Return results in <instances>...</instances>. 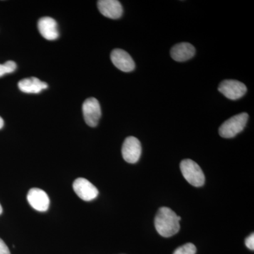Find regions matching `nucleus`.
Returning <instances> with one entry per match:
<instances>
[{"instance_id": "obj_1", "label": "nucleus", "mask_w": 254, "mask_h": 254, "mask_svg": "<svg viewBox=\"0 0 254 254\" xmlns=\"http://www.w3.org/2000/svg\"><path fill=\"white\" fill-rule=\"evenodd\" d=\"M180 220L181 217L177 216L172 209L162 207L155 215V227L162 237H173L180 231Z\"/></svg>"}, {"instance_id": "obj_2", "label": "nucleus", "mask_w": 254, "mask_h": 254, "mask_svg": "<svg viewBox=\"0 0 254 254\" xmlns=\"http://www.w3.org/2000/svg\"><path fill=\"white\" fill-rule=\"evenodd\" d=\"M249 115L246 113L235 115L222 124L219 128L220 136L225 138H233L243 131L248 121Z\"/></svg>"}, {"instance_id": "obj_3", "label": "nucleus", "mask_w": 254, "mask_h": 254, "mask_svg": "<svg viewBox=\"0 0 254 254\" xmlns=\"http://www.w3.org/2000/svg\"><path fill=\"white\" fill-rule=\"evenodd\" d=\"M180 169L182 175L192 186L199 187L204 185V174L195 162L190 159L182 160Z\"/></svg>"}, {"instance_id": "obj_4", "label": "nucleus", "mask_w": 254, "mask_h": 254, "mask_svg": "<svg viewBox=\"0 0 254 254\" xmlns=\"http://www.w3.org/2000/svg\"><path fill=\"white\" fill-rule=\"evenodd\" d=\"M218 91L228 99H240L247 93V86L237 80H225L218 87Z\"/></svg>"}, {"instance_id": "obj_5", "label": "nucleus", "mask_w": 254, "mask_h": 254, "mask_svg": "<svg viewBox=\"0 0 254 254\" xmlns=\"http://www.w3.org/2000/svg\"><path fill=\"white\" fill-rule=\"evenodd\" d=\"M82 110L87 125L91 127H96L101 117V108L98 100L95 98H88L83 103Z\"/></svg>"}, {"instance_id": "obj_6", "label": "nucleus", "mask_w": 254, "mask_h": 254, "mask_svg": "<svg viewBox=\"0 0 254 254\" xmlns=\"http://www.w3.org/2000/svg\"><path fill=\"white\" fill-rule=\"evenodd\" d=\"M141 145L136 137L129 136L124 142L122 153L124 160L128 163H136L141 155Z\"/></svg>"}, {"instance_id": "obj_7", "label": "nucleus", "mask_w": 254, "mask_h": 254, "mask_svg": "<svg viewBox=\"0 0 254 254\" xmlns=\"http://www.w3.org/2000/svg\"><path fill=\"white\" fill-rule=\"evenodd\" d=\"M73 189L78 196L85 201L94 200L99 193L98 189L84 178L76 179L73 182Z\"/></svg>"}, {"instance_id": "obj_8", "label": "nucleus", "mask_w": 254, "mask_h": 254, "mask_svg": "<svg viewBox=\"0 0 254 254\" xmlns=\"http://www.w3.org/2000/svg\"><path fill=\"white\" fill-rule=\"evenodd\" d=\"M27 199L32 208L38 211H47L49 208V197L41 189L33 188L30 190L28 193Z\"/></svg>"}, {"instance_id": "obj_9", "label": "nucleus", "mask_w": 254, "mask_h": 254, "mask_svg": "<svg viewBox=\"0 0 254 254\" xmlns=\"http://www.w3.org/2000/svg\"><path fill=\"white\" fill-rule=\"evenodd\" d=\"M112 63L124 72H130L135 68V63L128 53L121 49H115L110 55Z\"/></svg>"}, {"instance_id": "obj_10", "label": "nucleus", "mask_w": 254, "mask_h": 254, "mask_svg": "<svg viewBox=\"0 0 254 254\" xmlns=\"http://www.w3.org/2000/svg\"><path fill=\"white\" fill-rule=\"evenodd\" d=\"M98 7L105 17L118 19L123 16V6L118 0H100L98 1Z\"/></svg>"}, {"instance_id": "obj_11", "label": "nucleus", "mask_w": 254, "mask_h": 254, "mask_svg": "<svg viewBox=\"0 0 254 254\" xmlns=\"http://www.w3.org/2000/svg\"><path fill=\"white\" fill-rule=\"evenodd\" d=\"M38 27L42 36L48 41H55L59 37L58 23L54 18H41L38 21Z\"/></svg>"}, {"instance_id": "obj_12", "label": "nucleus", "mask_w": 254, "mask_h": 254, "mask_svg": "<svg viewBox=\"0 0 254 254\" xmlns=\"http://www.w3.org/2000/svg\"><path fill=\"white\" fill-rule=\"evenodd\" d=\"M195 53V48L191 44L189 43H181L173 47L170 51V55L174 60L182 63L191 59L194 56Z\"/></svg>"}, {"instance_id": "obj_13", "label": "nucleus", "mask_w": 254, "mask_h": 254, "mask_svg": "<svg viewBox=\"0 0 254 254\" xmlns=\"http://www.w3.org/2000/svg\"><path fill=\"white\" fill-rule=\"evenodd\" d=\"M20 91L26 93H39L48 88V84L38 78L31 77L21 80L18 83Z\"/></svg>"}, {"instance_id": "obj_14", "label": "nucleus", "mask_w": 254, "mask_h": 254, "mask_svg": "<svg viewBox=\"0 0 254 254\" xmlns=\"http://www.w3.org/2000/svg\"><path fill=\"white\" fill-rule=\"evenodd\" d=\"M16 64L13 61L6 62L3 64H0V77L6 74V73H11L14 72L16 69Z\"/></svg>"}, {"instance_id": "obj_15", "label": "nucleus", "mask_w": 254, "mask_h": 254, "mask_svg": "<svg viewBox=\"0 0 254 254\" xmlns=\"http://www.w3.org/2000/svg\"><path fill=\"white\" fill-rule=\"evenodd\" d=\"M195 253H196V248L195 245L191 243H187L177 248L173 254H195Z\"/></svg>"}, {"instance_id": "obj_16", "label": "nucleus", "mask_w": 254, "mask_h": 254, "mask_svg": "<svg viewBox=\"0 0 254 254\" xmlns=\"http://www.w3.org/2000/svg\"><path fill=\"white\" fill-rule=\"evenodd\" d=\"M245 245L247 248L250 250H254V234L252 233L245 240Z\"/></svg>"}, {"instance_id": "obj_17", "label": "nucleus", "mask_w": 254, "mask_h": 254, "mask_svg": "<svg viewBox=\"0 0 254 254\" xmlns=\"http://www.w3.org/2000/svg\"><path fill=\"white\" fill-rule=\"evenodd\" d=\"M0 254H11L7 246L1 238H0Z\"/></svg>"}, {"instance_id": "obj_18", "label": "nucleus", "mask_w": 254, "mask_h": 254, "mask_svg": "<svg viewBox=\"0 0 254 254\" xmlns=\"http://www.w3.org/2000/svg\"><path fill=\"white\" fill-rule=\"evenodd\" d=\"M4 126V120L0 117V129Z\"/></svg>"}, {"instance_id": "obj_19", "label": "nucleus", "mask_w": 254, "mask_h": 254, "mask_svg": "<svg viewBox=\"0 0 254 254\" xmlns=\"http://www.w3.org/2000/svg\"><path fill=\"white\" fill-rule=\"evenodd\" d=\"M2 213V207H1V204H0V215Z\"/></svg>"}]
</instances>
